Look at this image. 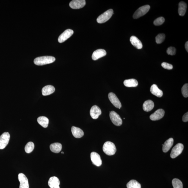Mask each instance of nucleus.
<instances>
[{
	"label": "nucleus",
	"mask_w": 188,
	"mask_h": 188,
	"mask_svg": "<svg viewBox=\"0 0 188 188\" xmlns=\"http://www.w3.org/2000/svg\"><path fill=\"white\" fill-rule=\"evenodd\" d=\"M71 132L74 137L76 138H80L83 136L84 133L82 129L78 127L73 126L71 127Z\"/></svg>",
	"instance_id": "nucleus-17"
},
{
	"label": "nucleus",
	"mask_w": 188,
	"mask_h": 188,
	"mask_svg": "<svg viewBox=\"0 0 188 188\" xmlns=\"http://www.w3.org/2000/svg\"><path fill=\"white\" fill-rule=\"evenodd\" d=\"M74 33V31L70 29H68L64 31L58 38V41L60 43H62L70 38Z\"/></svg>",
	"instance_id": "nucleus-8"
},
{
	"label": "nucleus",
	"mask_w": 188,
	"mask_h": 188,
	"mask_svg": "<svg viewBox=\"0 0 188 188\" xmlns=\"http://www.w3.org/2000/svg\"><path fill=\"white\" fill-rule=\"evenodd\" d=\"M154 106V103L152 100H147L143 104V109L145 111H149L153 109Z\"/></svg>",
	"instance_id": "nucleus-22"
},
{
	"label": "nucleus",
	"mask_w": 188,
	"mask_h": 188,
	"mask_svg": "<svg viewBox=\"0 0 188 188\" xmlns=\"http://www.w3.org/2000/svg\"><path fill=\"white\" fill-rule=\"evenodd\" d=\"M161 66L163 68L168 69V70H171L173 68V66L172 64L167 62H163L162 63Z\"/></svg>",
	"instance_id": "nucleus-34"
},
{
	"label": "nucleus",
	"mask_w": 188,
	"mask_h": 188,
	"mask_svg": "<svg viewBox=\"0 0 188 188\" xmlns=\"http://www.w3.org/2000/svg\"><path fill=\"white\" fill-rule=\"evenodd\" d=\"M124 84L127 87H136L138 86V82L135 79H130L124 80Z\"/></svg>",
	"instance_id": "nucleus-26"
},
{
	"label": "nucleus",
	"mask_w": 188,
	"mask_h": 188,
	"mask_svg": "<svg viewBox=\"0 0 188 188\" xmlns=\"http://www.w3.org/2000/svg\"><path fill=\"white\" fill-rule=\"evenodd\" d=\"M167 52L168 55H174L176 53V49L174 47H170L167 49Z\"/></svg>",
	"instance_id": "nucleus-33"
},
{
	"label": "nucleus",
	"mask_w": 188,
	"mask_h": 188,
	"mask_svg": "<svg viewBox=\"0 0 188 188\" xmlns=\"http://www.w3.org/2000/svg\"><path fill=\"white\" fill-rule=\"evenodd\" d=\"M172 184L174 188H183L182 182L178 179H173L172 180Z\"/></svg>",
	"instance_id": "nucleus-28"
},
{
	"label": "nucleus",
	"mask_w": 188,
	"mask_h": 188,
	"mask_svg": "<svg viewBox=\"0 0 188 188\" xmlns=\"http://www.w3.org/2000/svg\"><path fill=\"white\" fill-rule=\"evenodd\" d=\"M106 54V51L104 49H98L94 51L92 58L93 60H96L99 59V58L105 56Z\"/></svg>",
	"instance_id": "nucleus-15"
},
{
	"label": "nucleus",
	"mask_w": 188,
	"mask_h": 188,
	"mask_svg": "<svg viewBox=\"0 0 188 188\" xmlns=\"http://www.w3.org/2000/svg\"><path fill=\"white\" fill-rule=\"evenodd\" d=\"M38 123L44 128H46L48 126L49 120L45 116H40L37 119Z\"/></svg>",
	"instance_id": "nucleus-25"
},
{
	"label": "nucleus",
	"mask_w": 188,
	"mask_h": 188,
	"mask_svg": "<svg viewBox=\"0 0 188 188\" xmlns=\"http://www.w3.org/2000/svg\"><path fill=\"white\" fill-rule=\"evenodd\" d=\"M127 188H141V185L139 183L135 180H132L127 183Z\"/></svg>",
	"instance_id": "nucleus-27"
},
{
	"label": "nucleus",
	"mask_w": 188,
	"mask_h": 188,
	"mask_svg": "<svg viewBox=\"0 0 188 188\" xmlns=\"http://www.w3.org/2000/svg\"><path fill=\"white\" fill-rule=\"evenodd\" d=\"M165 111L164 110L160 109L156 111L150 116V118L152 121H157L161 119L164 116Z\"/></svg>",
	"instance_id": "nucleus-13"
},
{
	"label": "nucleus",
	"mask_w": 188,
	"mask_h": 188,
	"mask_svg": "<svg viewBox=\"0 0 188 188\" xmlns=\"http://www.w3.org/2000/svg\"><path fill=\"white\" fill-rule=\"evenodd\" d=\"M150 91L153 95L158 97H162L163 95V92L161 90L158 88L156 84H153L150 88Z\"/></svg>",
	"instance_id": "nucleus-20"
},
{
	"label": "nucleus",
	"mask_w": 188,
	"mask_h": 188,
	"mask_svg": "<svg viewBox=\"0 0 188 188\" xmlns=\"http://www.w3.org/2000/svg\"><path fill=\"white\" fill-rule=\"evenodd\" d=\"M86 5L85 0H74L69 3V6L74 9H78L83 8Z\"/></svg>",
	"instance_id": "nucleus-10"
},
{
	"label": "nucleus",
	"mask_w": 188,
	"mask_h": 188,
	"mask_svg": "<svg viewBox=\"0 0 188 188\" xmlns=\"http://www.w3.org/2000/svg\"><path fill=\"white\" fill-rule=\"evenodd\" d=\"M113 14V11L112 9H109L107 11L98 17L97 20L98 23L99 24L105 23L111 18Z\"/></svg>",
	"instance_id": "nucleus-3"
},
{
	"label": "nucleus",
	"mask_w": 188,
	"mask_h": 188,
	"mask_svg": "<svg viewBox=\"0 0 188 188\" xmlns=\"http://www.w3.org/2000/svg\"><path fill=\"white\" fill-rule=\"evenodd\" d=\"M55 58L52 56H42L37 57L34 60V63L38 66H42L50 64L55 62Z\"/></svg>",
	"instance_id": "nucleus-1"
},
{
	"label": "nucleus",
	"mask_w": 188,
	"mask_h": 188,
	"mask_svg": "<svg viewBox=\"0 0 188 188\" xmlns=\"http://www.w3.org/2000/svg\"><path fill=\"white\" fill-rule=\"evenodd\" d=\"M150 8L149 5H146L141 7L136 10L133 16L134 19H137L146 14Z\"/></svg>",
	"instance_id": "nucleus-4"
},
{
	"label": "nucleus",
	"mask_w": 188,
	"mask_h": 188,
	"mask_svg": "<svg viewBox=\"0 0 188 188\" xmlns=\"http://www.w3.org/2000/svg\"><path fill=\"white\" fill-rule=\"evenodd\" d=\"M165 37V35L163 33L158 34L155 38L156 43L158 44L162 43L164 41Z\"/></svg>",
	"instance_id": "nucleus-30"
},
{
	"label": "nucleus",
	"mask_w": 188,
	"mask_h": 188,
	"mask_svg": "<svg viewBox=\"0 0 188 188\" xmlns=\"http://www.w3.org/2000/svg\"><path fill=\"white\" fill-rule=\"evenodd\" d=\"M34 144L32 142H29L26 144L25 147V151L27 153H31L34 149Z\"/></svg>",
	"instance_id": "nucleus-29"
},
{
	"label": "nucleus",
	"mask_w": 188,
	"mask_h": 188,
	"mask_svg": "<svg viewBox=\"0 0 188 188\" xmlns=\"http://www.w3.org/2000/svg\"><path fill=\"white\" fill-rule=\"evenodd\" d=\"M110 118L113 124L116 126H120L122 124V120L120 116L115 111L110 112Z\"/></svg>",
	"instance_id": "nucleus-5"
},
{
	"label": "nucleus",
	"mask_w": 188,
	"mask_h": 188,
	"mask_svg": "<svg viewBox=\"0 0 188 188\" xmlns=\"http://www.w3.org/2000/svg\"><path fill=\"white\" fill-rule=\"evenodd\" d=\"M10 136L9 133L5 132L0 136V149H3L7 146L9 142Z\"/></svg>",
	"instance_id": "nucleus-6"
},
{
	"label": "nucleus",
	"mask_w": 188,
	"mask_h": 188,
	"mask_svg": "<svg viewBox=\"0 0 188 188\" xmlns=\"http://www.w3.org/2000/svg\"><path fill=\"white\" fill-rule=\"evenodd\" d=\"M91 159L94 165L100 167L102 164V160L99 154L95 152H92L91 154Z\"/></svg>",
	"instance_id": "nucleus-11"
},
{
	"label": "nucleus",
	"mask_w": 188,
	"mask_h": 188,
	"mask_svg": "<svg viewBox=\"0 0 188 188\" xmlns=\"http://www.w3.org/2000/svg\"><path fill=\"white\" fill-rule=\"evenodd\" d=\"M61 153L62 154H64V152H61Z\"/></svg>",
	"instance_id": "nucleus-37"
},
{
	"label": "nucleus",
	"mask_w": 188,
	"mask_h": 188,
	"mask_svg": "<svg viewBox=\"0 0 188 188\" xmlns=\"http://www.w3.org/2000/svg\"><path fill=\"white\" fill-rule=\"evenodd\" d=\"M182 92L183 97H188V84H186L183 85L182 89Z\"/></svg>",
	"instance_id": "nucleus-32"
},
{
	"label": "nucleus",
	"mask_w": 188,
	"mask_h": 188,
	"mask_svg": "<svg viewBox=\"0 0 188 188\" xmlns=\"http://www.w3.org/2000/svg\"><path fill=\"white\" fill-rule=\"evenodd\" d=\"M187 8V4L184 2H180L179 4L178 13L181 16H183L186 12Z\"/></svg>",
	"instance_id": "nucleus-23"
},
{
	"label": "nucleus",
	"mask_w": 188,
	"mask_h": 188,
	"mask_svg": "<svg viewBox=\"0 0 188 188\" xmlns=\"http://www.w3.org/2000/svg\"><path fill=\"white\" fill-rule=\"evenodd\" d=\"M165 21V19L163 17L158 18L154 21L153 23L154 25L156 26H159L162 25Z\"/></svg>",
	"instance_id": "nucleus-31"
},
{
	"label": "nucleus",
	"mask_w": 188,
	"mask_h": 188,
	"mask_svg": "<svg viewBox=\"0 0 188 188\" xmlns=\"http://www.w3.org/2000/svg\"><path fill=\"white\" fill-rule=\"evenodd\" d=\"M174 141V139L172 138H170L165 141L164 144L163 145L162 147V150L164 153H166L173 146Z\"/></svg>",
	"instance_id": "nucleus-21"
},
{
	"label": "nucleus",
	"mask_w": 188,
	"mask_h": 188,
	"mask_svg": "<svg viewBox=\"0 0 188 188\" xmlns=\"http://www.w3.org/2000/svg\"><path fill=\"white\" fill-rule=\"evenodd\" d=\"M62 145L60 143H56L51 144L50 146L51 151L53 153H58L61 151Z\"/></svg>",
	"instance_id": "nucleus-24"
},
{
	"label": "nucleus",
	"mask_w": 188,
	"mask_h": 188,
	"mask_svg": "<svg viewBox=\"0 0 188 188\" xmlns=\"http://www.w3.org/2000/svg\"><path fill=\"white\" fill-rule=\"evenodd\" d=\"M55 87L51 85H48L43 87L42 89V95L46 96L51 95L55 92Z\"/></svg>",
	"instance_id": "nucleus-19"
},
{
	"label": "nucleus",
	"mask_w": 188,
	"mask_h": 188,
	"mask_svg": "<svg viewBox=\"0 0 188 188\" xmlns=\"http://www.w3.org/2000/svg\"><path fill=\"white\" fill-rule=\"evenodd\" d=\"M18 178L20 183L19 188H29L28 179L24 174H19Z\"/></svg>",
	"instance_id": "nucleus-12"
},
{
	"label": "nucleus",
	"mask_w": 188,
	"mask_h": 188,
	"mask_svg": "<svg viewBox=\"0 0 188 188\" xmlns=\"http://www.w3.org/2000/svg\"><path fill=\"white\" fill-rule=\"evenodd\" d=\"M59 179L56 177H51L48 181V185L51 188H60Z\"/></svg>",
	"instance_id": "nucleus-16"
},
{
	"label": "nucleus",
	"mask_w": 188,
	"mask_h": 188,
	"mask_svg": "<svg viewBox=\"0 0 188 188\" xmlns=\"http://www.w3.org/2000/svg\"><path fill=\"white\" fill-rule=\"evenodd\" d=\"M185 48L186 49V50L187 52H188V42L187 41L185 44Z\"/></svg>",
	"instance_id": "nucleus-36"
},
{
	"label": "nucleus",
	"mask_w": 188,
	"mask_h": 188,
	"mask_svg": "<svg viewBox=\"0 0 188 188\" xmlns=\"http://www.w3.org/2000/svg\"><path fill=\"white\" fill-rule=\"evenodd\" d=\"M183 149V144L178 143L174 147L172 150L171 154V157L172 158H174L182 153Z\"/></svg>",
	"instance_id": "nucleus-7"
},
{
	"label": "nucleus",
	"mask_w": 188,
	"mask_h": 188,
	"mask_svg": "<svg viewBox=\"0 0 188 188\" xmlns=\"http://www.w3.org/2000/svg\"><path fill=\"white\" fill-rule=\"evenodd\" d=\"M103 151L107 155H112L116 152V147L113 143L108 141L104 143L103 146Z\"/></svg>",
	"instance_id": "nucleus-2"
},
{
	"label": "nucleus",
	"mask_w": 188,
	"mask_h": 188,
	"mask_svg": "<svg viewBox=\"0 0 188 188\" xmlns=\"http://www.w3.org/2000/svg\"><path fill=\"white\" fill-rule=\"evenodd\" d=\"M108 97L109 100L114 106L116 108H121L122 107L121 103L115 94L112 92L109 93Z\"/></svg>",
	"instance_id": "nucleus-9"
},
{
	"label": "nucleus",
	"mask_w": 188,
	"mask_h": 188,
	"mask_svg": "<svg viewBox=\"0 0 188 188\" xmlns=\"http://www.w3.org/2000/svg\"><path fill=\"white\" fill-rule=\"evenodd\" d=\"M130 41L133 45L138 49H141L143 48L142 42L137 37L135 36H132L130 38Z\"/></svg>",
	"instance_id": "nucleus-18"
},
{
	"label": "nucleus",
	"mask_w": 188,
	"mask_h": 188,
	"mask_svg": "<svg viewBox=\"0 0 188 188\" xmlns=\"http://www.w3.org/2000/svg\"><path fill=\"white\" fill-rule=\"evenodd\" d=\"M101 114V110L99 107L95 105L91 107L90 111V114L93 119H97Z\"/></svg>",
	"instance_id": "nucleus-14"
},
{
	"label": "nucleus",
	"mask_w": 188,
	"mask_h": 188,
	"mask_svg": "<svg viewBox=\"0 0 188 188\" xmlns=\"http://www.w3.org/2000/svg\"><path fill=\"white\" fill-rule=\"evenodd\" d=\"M183 121L184 122H187L188 121V113H186L184 115H183Z\"/></svg>",
	"instance_id": "nucleus-35"
}]
</instances>
